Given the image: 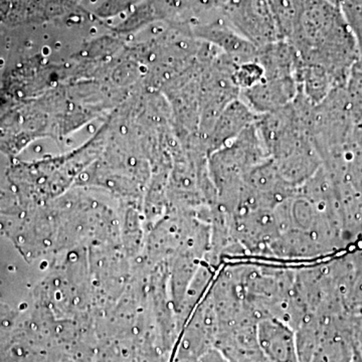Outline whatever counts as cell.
<instances>
[{"label":"cell","mask_w":362,"mask_h":362,"mask_svg":"<svg viewBox=\"0 0 362 362\" xmlns=\"http://www.w3.org/2000/svg\"><path fill=\"white\" fill-rule=\"evenodd\" d=\"M287 40L300 63L321 66L334 80L346 78L361 58L341 8L328 0H295L294 21Z\"/></svg>","instance_id":"cell-1"},{"label":"cell","mask_w":362,"mask_h":362,"mask_svg":"<svg viewBox=\"0 0 362 362\" xmlns=\"http://www.w3.org/2000/svg\"><path fill=\"white\" fill-rule=\"evenodd\" d=\"M269 158L256 122L211 154L209 173L218 194V206L223 211L235 213L247 175Z\"/></svg>","instance_id":"cell-2"},{"label":"cell","mask_w":362,"mask_h":362,"mask_svg":"<svg viewBox=\"0 0 362 362\" xmlns=\"http://www.w3.org/2000/svg\"><path fill=\"white\" fill-rule=\"evenodd\" d=\"M223 18L257 47L283 40L267 0H226Z\"/></svg>","instance_id":"cell-3"},{"label":"cell","mask_w":362,"mask_h":362,"mask_svg":"<svg viewBox=\"0 0 362 362\" xmlns=\"http://www.w3.org/2000/svg\"><path fill=\"white\" fill-rule=\"evenodd\" d=\"M230 223L233 235L246 256L270 258L272 243L282 233L274 209L233 214Z\"/></svg>","instance_id":"cell-4"},{"label":"cell","mask_w":362,"mask_h":362,"mask_svg":"<svg viewBox=\"0 0 362 362\" xmlns=\"http://www.w3.org/2000/svg\"><path fill=\"white\" fill-rule=\"evenodd\" d=\"M258 319L247 312L218 323L214 349L230 362H252L262 357L258 343Z\"/></svg>","instance_id":"cell-5"},{"label":"cell","mask_w":362,"mask_h":362,"mask_svg":"<svg viewBox=\"0 0 362 362\" xmlns=\"http://www.w3.org/2000/svg\"><path fill=\"white\" fill-rule=\"evenodd\" d=\"M218 333V317L213 300L207 292L194 315L185 328L178 349L176 361L194 362L214 349Z\"/></svg>","instance_id":"cell-6"},{"label":"cell","mask_w":362,"mask_h":362,"mask_svg":"<svg viewBox=\"0 0 362 362\" xmlns=\"http://www.w3.org/2000/svg\"><path fill=\"white\" fill-rule=\"evenodd\" d=\"M299 94L296 78H262L240 98L257 115L272 113L291 104Z\"/></svg>","instance_id":"cell-7"},{"label":"cell","mask_w":362,"mask_h":362,"mask_svg":"<svg viewBox=\"0 0 362 362\" xmlns=\"http://www.w3.org/2000/svg\"><path fill=\"white\" fill-rule=\"evenodd\" d=\"M258 343L262 356L270 362H301L296 330L277 318L258 322Z\"/></svg>","instance_id":"cell-8"},{"label":"cell","mask_w":362,"mask_h":362,"mask_svg":"<svg viewBox=\"0 0 362 362\" xmlns=\"http://www.w3.org/2000/svg\"><path fill=\"white\" fill-rule=\"evenodd\" d=\"M258 115L240 98L233 100L221 112L209 133V153L225 146L256 122Z\"/></svg>","instance_id":"cell-9"},{"label":"cell","mask_w":362,"mask_h":362,"mask_svg":"<svg viewBox=\"0 0 362 362\" xmlns=\"http://www.w3.org/2000/svg\"><path fill=\"white\" fill-rule=\"evenodd\" d=\"M273 160L283 180L295 189L303 185L322 168V161L312 139Z\"/></svg>","instance_id":"cell-10"},{"label":"cell","mask_w":362,"mask_h":362,"mask_svg":"<svg viewBox=\"0 0 362 362\" xmlns=\"http://www.w3.org/2000/svg\"><path fill=\"white\" fill-rule=\"evenodd\" d=\"M328 255L315 238L298 228L281 233L272 243L270 258L280 259H311Z\"/></svg>","instance_id":"cell-11"},{"label":"cell","mask_w":362,"mask_h":362,"mask_svg":"<svg viewBox=\"0 0 362 362\" xmlns=\"http://www.w3.org/2000/svg\"><path fill=\"white\" fill-rule=\"evenodd\" d=\"M257 62L263 68V78H296L297 52L287 40L258 47Z\"/></svg>","instance_id":"cell-12"},{"label":"cell","mask_w":362,"mask_h":362,"mask_svg":"<svg viewBox=\"0 0 362 362\" xmlns=\"http://www.w3.org/2000/svg\"><path fill=\"white\" fill-rule=\"evenodd\" d=\"M347 103L352 114H354L356 123L362 115V68L354 64L350 71L346 84L343 87Z\"/></svg>","instance_id":"cell-13"},{"label":"cell","mask_w":362,"mask_h":362,"mask_svg":"<svg viewBox=\"0 0 362 362\" xmlns=\"http://www.w3.org/2000/svg\"><path fill=\"white\" fill-rule=\"evenodd\" d=\"M280 32L281 37L287 40L291 33L295 16V0H267Z\"/></svg>","instance_id":"cell-14"},{"label":"cell","mask_w":362,"mask_h":362,"mask_svg":"<svg viewBox=\"0 0 362 362\" xmlns=\"http://www.w3.org/2000/svg\"><path fill=\"white\" fill-rule=\"evenodd\" d=\"M343 16L356 40L359 54L362 57V4L359 6H341Z\"/></svg>","instance_id":"cell-15"},{"label":"cell","mask_w":362,"mask_h":362,"mask_svg":"<svg viewBox=\"0 0 362 362\" xmlns=\"http://www.w3.org/2000/svg\"><path fill=\"white\" fill-rule=\"evenodd\" d=\"M194 362H230L226 358L220 351L216 349H213L204 354V356L199 357L197 361Z\"/></svg>","instance_id":"cell-16"},{"label":"cell","mask_w":362,"mask_h":362,"mask_svg":"<svg viewBox=\"0 0 362 362\" xmlns=\"http://www.w3.org/2000/svg\"><path fill=\"white\" fill-rule=\"evenodd\" d=\"M350 362H362V356L361 351L357 349L356 345L352 344V356Z\"/></svg>","instance_id":"cell-17"},{"label":"cell","mask_w":362,"mask_h":362,"mask_svg":"<svg viewBox=\"0 0 362 362\" xmlns=\"http://www.w3.org/2000/svg\"><path fill=\"white\" fill-rule=\"evenodd\" d=\"M328 1L331 2V4H334V6L340 7V6H341L343 0H328Z\"/></svg>","instance_id":"cell-18"},{"label":"cell","mask_w":362,"mask_h":362,"mask_svg":"<svg viewBox=\"0 0 362 362\" xmlns=\"http://www.w3.org/2000/svg\"><path fill=\"white\" fill-rule=\"evenodd\" d=\"M252 362H270L267 361V359L264 358L263 356L259 357L258 359H256V361H252Z\"/></svg>","instance_id":"cell-19"},{"label":"cell","mask_w":362,"mask_h":362,"mask_svg":"<svg viewBox=\"0 0 362 362\" xmlns=\"http://www.w3.org/2000/svg\"><path fill=\"white\" fill-rule=\"evenodd\" d=\"M357 65L361 66L362 68V57L358 59V61L356 62Z\"/></svg>","instance_id":"cell-20"}]
</instances>
